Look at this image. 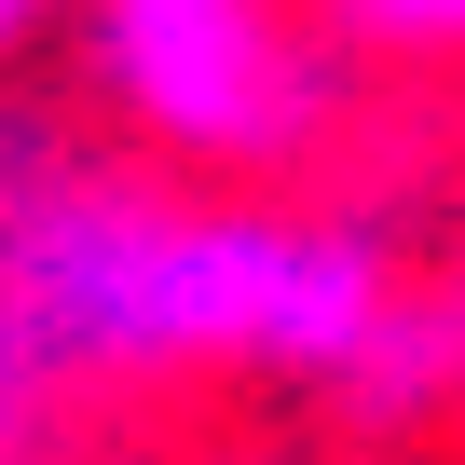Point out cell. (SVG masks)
I'll return each mask as SVG.
<instances>
[{
	"label": "cell",
	"mask_w": 465,
	"mask_h": 465,
	"mask_svg": "<svg viewBox=\"0 0 465 465\" xmlns=\"http://www.w3.org/2000/svg\"><path fill=\"white\" fill-rule=\"evenodd\" d=\"M397 288L411 274L370 219L164 192L96 137H69L55 110L0 96V315L83 397L192 383V370L356 383Z\"/></svg>",
	"instance_id": "6da1fadb"
},
{
	"label": "cell",
	"mask_w": 465,
	"mask_h": 465,
	"mask_svg": "<svg viewBox=\"0 0 465 465\" xmlns=\"http://www.w3.org/2000/svg\"><path fill=\"white\" fill-rule=\"evenodd\" d=\"M83 83L178 178H302L356 110L302 0H83Z\"/></svg>",
	"instance_id": "7a4b0ae2"
},
{
	"label": "cell",
	"mask_w": 465,
	"mask_h": 465,
	"mask_svg": "<svg viewBox=\"0 0 465 465\" xmlns=\"http://www.w3.org/2000/svg\"><path fill=\"white\" fill-rule=\"evenodd\" d=\"M69 438H83V383L0 315V465H69Z\"/></svg>",
	"instance_id": "3957f363"
},
{
	"label": "cell",
	"mask_w": 465,
	"mask_h": 465,
	"mask_svg": "<svg viewBox=\"0 0 465 465\" xmlns=\"http://www.w3.org/2000/svg\"><path fill=\"white\" fill-rule=\"evenodd\" d=\"M329 28L383 55H465V0H329Z\"/></svg>",
	"instance_id": "277c9868"
},
{
	"label": "cell",
	"mask_w": 465,
	"mask_h": 465,
	"mask_svg": "<svg viewBox=\"0 0 465 465\" xmlns=\"http://www.w3.org/2000/svg\"><path fill=\"white\" fill-rule=\"evenodd\" d=\"M69 15H83V0H0V69H28V42L69 28Z\"/></svg>",
	"instance_id": "5b68a950"
}]
</instances>
